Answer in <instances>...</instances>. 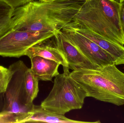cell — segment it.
I'll list each match as a JSON object with an SVG mask.
<instances>
[{
  "label": "cell",
  "mask_w": 124,
  "mask_h": 123,
  "mask_svg": "<svg viewBox=\"0 0 124 123\" xmlns=\"http://www.w3.org/2000/svg\"><path fill=\"white\" fill-rule=\"evenodd\" d=\"M89 39L112 56L117 65H124V46L106 39L87 29L79 27L69 28Z\"/></svg>",
  "instance_id": "obj_9"
},
{
  "label": "cell",
  "mask_w": 124,
  "mask_h": 123,
  "mask_svg": "<svg viewBox=\"0 0 124 123\" xmlns=\"http://www.w3.org/2000/svg\"><path fill=\"white\" fill-rule=\"evenodd\" d=\"M120 10V2L116 0H86L72 21L65 27L87 29L124 46Z\"/></svg>",
  "instance_id": "obj_2"
},
{
  "label": "cell",
  "mask_w": 124,
  "mask_h": 123,
  "mask_svg": "<svg viewBox=\"0 0 124 123\" xmlns=\"http://www.w3.org/2000/svg\"><path fill=\"white\" fill-rule=\"evenodd\" d=\"M61 31L86 58L100 68L115 64L113 58L96 43L77 32L65 27Z\"/></svg>",
  "instance_id": "obj_7"
},
{
  "label": "cell",
  "mask_w": 124,
  "mask_h": 123,
  "mask_svg": "<svg viewBox=\"0 0 124 123\" xmlns=\"http://www.w3.org/2000/svg\"><path fill=\"white\" fill-rule=\"evenodd\" d=\"M9 67L11 70V77L3 93L4 105L1 111L25 116L31 111L26 105L25 99V76L28 68L21 60L13 63Z\"/></svg>",
  "instance_id": "obj_6"
},
{
  "label": "cell",
  "mask_w": 124,
  "mask_h": 123,
  "mask_svg": "<svg viewBox=\"0 0 124 123\" xmlns=\"http://www.w3.org/2000/svg\"><path fill=\"white\" fill-rule=\"evenodd\" d=\"M55 77L53 88L40 105L49 112L64 115L83 107L87 94L83 88L70 76L68 67Z\"/></svg>",
  "instance_id": "obj_4"
},
{
  "label": "cell",
  "mask_w": 124,
  "mask_h": 123,
  "mask_svg": "<svg viewBox=\"0 0 124 123\" xmlns=\"http://www.w3.org/2000/svg\"><path fill=\"white\" fill-rule=\"evenodd\" d=\"M70 76L85 90L87 97L116 106L124 105V73L116 64L73 71Z\"/></svg>",
  "instance_id": "obj_3"
},
{
  "label": "cell",
  "mask_w": 124,
  "mask_h": 123,
  "mask_svg": "<svg viewBox=\"0 0 124 123\" xmlns=\"http://www.w3.org/2000/svg\"><path fill=\"white\" fill-rule=\"evenodd\" d=\"M86 0H35L14 9L9 28L56 33L71 22Z\"/></svg>",
  "instance_id": "obj_1"
},
{
  "label": "cell",
  "mask_w": 124,
  "mask_h": 123,
  "mask_svg": "<svg viewBox=\"0 0 124 123\" xmlns=\"http://www.w3.org/2000/svg\"><path fill=\"white\" fill-rule=\"evenodd\" d=\"M54 37V45L65 57L69 69L74 71L100 68L86 58L67 39L61 30L56 33Z\"/></svg>",
  "instance_id": "obj_8"
},
{
  "label": "cell",
  "mask_w": 124,
  "mask_h": 123,
  "mask_svg": "<svg viewBox=\"0 0 124 123\" xmlns=\"http://www.w3.org/2000/svg\"><path fill=\"white\" fill-rule=\"evenodd\" d=\"M12 76L10 68L0 65V94H3L6 90Z\"/></svg>",
  "instance_id": "obj_15"
},
{
  "label": "cell",
  "mask_w": 124,
  "mask_h": 123,
  "mask_svg": "<svg viewBox=\"0 0 124 123\" xmlns=\"http://www.w3.org/2000/svg\"><path fill=\"white\" fill-rule=\"evenodd\" d=\"M31 68L34 75L39 80L52 81V78L59 74V63L40 56H36L30 58Z\"/></svg>",
  "instance_id": "obj_11"
},
{
  "label": "cell",
  "mask_w": 124,
  "mask_h": 123,
  "mask_svg": "<svg viewBox=\"0 0 124 123\" xmlns=\"http://www.w3.org/2000/svg\"><path fill=\"white\" fill-rule=\"evenodd\" d=\"M96 122H85L71 120L66 117L64 115H59L49 112L42 107L40 105H34L32 109L29 112L27 117L22 123H99Z\"/></svg>",
  "instance_id": "obj_10"
},
{
  "label": "cell",
  "mask_w": 124,
  "mask_h": 123,
  "mask_svg": "<svg viewBox=\"0 0 124 123\" xmlns=\"http://www.w3.org/2000/svg\"><path fill=\"white\" fill-rule=\"evenodd\" d=\"M119 2L120 3V20L124 34V0H122Z\"/></svg>",
  "instance_id": "obj_17"
},
{
  "label": "cell",
  "mask_w": 124,
  "mask_h": 123,
  "mask_svg": "<svg viewBox=\"0 0 124 123\" xmlns=\"http://www.w3.org/2000/svg\"><path fill=\"white\" fill-rule=\"evenodd\" d=\"M12 6L14 8L19 7L30 1L35 0H2Z\"/></svg>",
  "instance_id": "obj_16"
},
{
  "label": "cell",
  "mask_w": 124,
  "mask_h": 123,
  "mask_svg": "<svg viewBox=\"0 0 124 123\" xmlns=\"http://www.w3.org/2000/svg\"><path fill=\"white\" fill-rule=\"evenodd\" d=\"M49 40V39H48ZM46 40L29 48L25 56L29 58L38 56L44 58L54 61L62 66L63 68L68 67V64L62 53L56 47L54 44L52 45Z\"/></svg>",
  "instance_id": "obj_12"
},
{
  "label": "cell",
  "mask_w": 124,
  "mask_h": 123,
  "mask_svg": "<svg viewBox=\"0 0 124 123\" xmlns=\"http://www.w3.org/2000/svg\"><path fill=\"white\" fill-rule=\"evenodd\" d=\"M116 0L118 1L119 2V1H121L122 0Z\"/></svg>",
  "instance_id": "obj_19"
},
{
  "label": "cell",
  "mask_w": 124,
  "mask_h": 123,
  "mask_svg": "<svg viewBox=\"0 0 124 123\" xmlns=\"http://www.w3.org/2000/svg\"><path fill=\"white\" fill-rule=\"evenodd\" d=\"M53 0H40V1H48Z\"/></svg>",
  "instance_id": "obj_18"
},
{
  "label": "cell",
  "mask_w": 124,
  "mask_h": 123,
  "mask_svg": "<svg viewBox=\"0 0 124 123\" xmlns=\"http://www.w3.org/2000/svg\"><path fill=\"white\" fill-rule=\"evenodd\" d=\"M14 8L2 0H0V35L9 28Z\"/></svg>",
  "instance_id": "obj_14"
},
{
  "label": "cell",
  "mask_w": 124,
  "mask_h": 123,
  "mask_svg": "<svg viewBox=\"0 0 124 123\" xmlns=\"http://www.w3.org/2000/svg\"><path fill=\"white\" fill-rule=\"evenodd\" d=\"M39 81L31 69L28 68L25 76V99L26 105L31 110L34 105L33 100L37 97L39 92Z\"/></svg>",
  "instance_id": "obj_13"
},
{
  "label": "cell",
  "mask_w": 124,
  "mask_h": 123,
  "mask_svg": "<svg viewBox=\"0 0 124 123\" xmlns=\"http://www.w3.org/2000/svg\"><path fill=\"white\" fill-rule=\"evenodd\" d=\"M55 34L48 31L24 32L9 28L0 35V56L20 58L29 48L49 39Z\"/></svg>",
  "instance_id": "obj_5"
}]
</instances>
